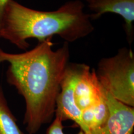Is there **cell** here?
<instances>
[{"mask_svg":"<svg viewBox=\"0 0 134 134\" xmlns=\"http://www.w3.org/2000/svg\"><path fill=\"white\" fill-rule=\"evenodd\" d=\"M52 38L38 42L25 52H6L0 48V64L8 62L6 81L24 99V124L36 134L55 115L56 101L70 63L69 43L53 49Z\"/></svg>","mask_w":134,"mask_h":134,"instance_id":"1","label":"cell"},{"mask_svg":"<svg viewBox=\"0 0 134 134\" xmlns=\"http://www.w3.org/2000/svg\"><path fill=\"white\" fill-rule=\"evenodd\" d=\"M94 31L90 14L81 0L67 1L54 11H39L9 0L2 18L0 38L26 50L31 38L41 42L58 36L68 43L90 36Z\"/></svg>","mask_w":134,"mask_h":134,"instance_id":"2","label":"cell"},{"mask_svg":"<svg viewBox=\"0 0 134 134\" xmlns=\"http://www.w3.org/2000/svg\"><path fill=\"white\" fill-rule=\"evenodd\" d=\"M103 88L115 99L134 108V53L122 47L116 54L101 58L95 70Z\"/></svg>","mask_w":134,"mask_h":134,"instance_id":"3","label":"cell"},{"mask_svg":"<svg viewBox=\"0 0 134 134\" xmlns=\"http://www.w3.org/2000/svg\"><path fill=\"white\" fill-rule=\"evenodd\" d=\"M82 63H70L67 66L57 99L55 116L62 121L70 120L75 122L83 132L84 125L81 113L77 109L73 100V90L81 70Z\"/></svg>","mask_w":134,"mask_h":134,"instance_id":"4","label":"cell"},{"mask_svg":"<svg viewBox=\"0 0 134 134\" xmlns=\"http://www.w3.org/2000/svg\"><path fill=\"white\" fill-rule=\"evenodd\" d=\"M104 91L108 106V117L101 128L94 134H133L134 108L118 101Z\"/></svg>","mask_w":134,"mask_h":134,"instance_id":"5","label":"cell"},{"mask_svg":"<svg viewBox=\"0 0 134 134\" xmlns=\"http://www.w3.org/2000/svg\"><path fill=\"white\" fill-rule=\"evenodd\" d=\"M91 20L99 19L106 13H114L124 20V31L129 43L134 38V0H95L88 4Z\"/></svg>","mask_w":134,"mask_h":134,"instance_id":"6","label":"cell"},{"mask_svg":"<svg viewBox=\"0 0 134 134\" xmlns=\"http://www.w3.org/2000/svg\"><path fill=\"white\" fill-rule=\"evenodd\" d=\"M0 134H23L0 86Z\"/></svg>","mask_w":134,"mask_h":134,"instance_id":"7","label":"cell"},{"mask_svg":"<svg viewBox=\"0 0 134 134\" xmlns=\"http://www.w3.org/2000/svg\"><path fill=\"white\" fill-rule=\"evenodd\" d=\"M64 127L63 125V121L59 117H55L50 126L47 130V134H65L63 132ZM77 134H85L82 130Z\"/></svg>","mask_w":134,"mask_h":134,"instance_id":"8","label":"cell"},{"mask_svg":"<svg viewBox=\"0 0 134 134\" xmlns=\"http://www.w3.org/2000/svg\"><path fill=\"white\" fill-rule=\"evenodd\" d=\"M8 1L9 0H0V31H1V21H2L3 13H4L5 7Z\"/></svg>","mask_w":134,"mask_h":134,"instance_id":"9","label":"cell"},{"mask_svg":"<svg viewBox=\"0 0 134 134\" xmlns=\"http://www.w3.org/2000/svg\"><path fill=\"white\" fill-rule=\"evenodd\" d=\"M84 1H85L87 3H88V4H89V3L93 2V1H95V0H84Z\"/></svg>","mask_w":134,"mask_h":134,"instance_id":"10","label":"cell"}]
</instances>
